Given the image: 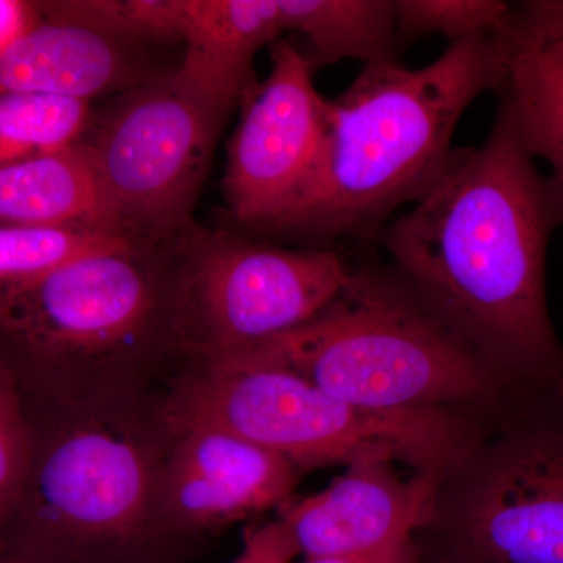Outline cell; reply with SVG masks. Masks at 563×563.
Listing matches in <instances>:
<instances>
[{"label":"cell","instance_id":"obj_22","mask_svg":"<svg viewBox=\"0 0 563 563\" xmlns=\"http://www.w3.org/2000/svg\"><path fill=\"white\" fill-rule=\"evenodd\" d=\"M298 550L280 521L246 533L239 558L231 563H292Z\"/></svg>","mask_w":563,"mask_h":563},{"label":"cell","instance_id":"obj_18","mask_svg":"<svg viewBox=\"0 0 563 563\" xmlns=\"http://www.w3.org/2000/svg\"><path fill=\"white\" fill-rule=\"evenodd\" d=\"M88 122L90 102L0 91V166L80 143Z\"/></svg>","mask_w":563,"mask_h":563},{"label":"cell","instance_id":"obj_26","mask_svg":"<svg viewBox=\"0 0 563 563\" xmlns=\"http://www.w3.org/2000/svg\"><path fill=\"white\" fill-rule=\"evenodd\" d=\"M0 563H25V562L18 561V559L11 558V555L3 554V555H0Z\"/></svg>","mask_w":563,"mask_h":563},{"label":"cell","instance_id":"obj_20","mask_svg":"<svg viewBox=\"0 0 563 563\" xmlns=\"http://www.w3.org/2000/svg\"><path fill=\"white\" fill-rule=\"evenodd\" d=\"M399 49L424 35L451 43L503 35L512 21L514 3L501 0H393Z\"/></svg>","mask_w":563,"mask_h":563},{"label":"cell","instance_id":"obj_11","mask_svg":"<svg viewBox=\"0 0 563 563\" xmlns=\"http://www.w3.org/2000/svg\"><path fill=\"white\" fill-rule=\"evenodd\" d=\"M396 461L368 455L325 490L280 507L279 521L306 559L373 555L413 542L442 474L402 477Z\"/></svg>","mask_w":563,"mask_h":563},{"label":"cell","instance_id":"obj_23","mask_svg":"<svg viewBox=\"0 0 563 563\" xmlns=\"http://www.w3.org/2000/svg\"><path fill=\"white\" fill-rule=\"evenodd\" d=\"M514 9L528 27L563 38V0H531L514 3Z\"/></svg>","mask_w":563,"mask_h":563},{"label":"cell","instance_id":"obj_15","mask_svg":"<svg viewBox=\"0 0 563 563\" xmlns=\"http://www.w3.org/2000/svg\"><path fill=\"white\" fill-rule=\"evenodd\" d=\"M0 225H68L118 233L85 143L0 166Z\"/></svg>","mask_w":563,"mask_h":563},{"label":"cell","instance_id":"obj_4","mask_svg":"<svg viewBox=\"0 0 563 563\" xmlns=\"http://www.w3.org/2000/svg\"><path fill=\"white\" fill-rule=\"evenodd\" d=\"M136 398L60 404L49 431L33 433L7 555L25 563L150 562L169 533L161 512L169 433L158 407L150 412Z\"/></svg>","mask_w":563,"mask_h":563},{"label":"cell","instance_id":"obj_7","mask_svg":"<svg viewBox=\"0 0 563 563\" xmlns=\"http://www.w3.org/2000/svg\"><path fill=\"white\" fill-rule=\"evenodd\" d=\"M437 562L563 563V376L514 385L415 533Z\"/></svg>","mask_w":563,"mask_h":563},{"label":"cell","instance_id":"obj_14","mask_svg":"<svg viewBox=\"0 0 563 563\" xmlns=\"http://www.w3.org/2000/svg\"><path fill=\"white\" fill-rule=\"evenodd\" d=\"M287 32L279 0H176L177 73L233 109L252 90V60Z\"/></svg>","mask_w":563,"mask_h":563},{"label":"cell","instance_id":"obj_12","mask_svg":"<svg viewBox=\"0 0 563 563\" xmlns=\"http://www.w3.org/2000/svg\"><path fill=\"white\" fill-rule=\"evenodd\" d=\"M168 433L161 512L169 533L222 528L290 501L301 472L279 455L217 429Z\"/></svg>","mask_w":563,"mask_h":563},{"label":"cell","instance_id":"obj_8","mask_svg":"<svg viewBox=\"0 0 563 563\" xmlns=\"http://www.w3.org/2000/svg\"><path fill=\"white\" fill-rule=\"evenodd\" d=\"M229 113L177 69L110 111L85 146L114 231L166 243L195 229L192 209Z\"/></svg>","mask_w":563,"mask_h":563},{"label":"cell","instance_id":"obj_13","mask_svg":"<svg viewBox=\"0 0 563 563\" xmlns=\"http://www.w3.org/2000/svg\"><path fill=\"white\" fill-rule=\"evenodd\" d=\"M38 10V7H36ZM38 20L0 55V91L90 102L135 79L128 40L38 10Z\"/></svg>","mask_w":563,"mask_h":563},{"label":"cell","instance_id":"obj_6","mask_svg":"<svg viewBox=\"0 0 563 563\" xmlns=\"http://www.w3.org/2000/svg\"><path fill=\"white\" fill-rule=\"evenodd\" d=\"M158 415L168 431L228 432L301 473L387 455L413 472L444 477L487 433V421L477 413L352 406L254 352L191 361Z\"/></svg>","mask_w":563,"mask_h":563},{"label":"cell","instance_id":"obj_10","mask_svg":"<svg viewBox=\"0 0 563 563\" xmlns=\"http://www.w3.org/2000/svg\"><path fill=\"white\" fill-rule=\"evenodd\" d=\"M313 66L288 41L272 47V70L244 96L242 121L229 144L224 198L233 220L261 232L290 206L321 154L328 99Z\"/></svg>","mask_w":563,"mask_h":563},{"label":"cell","instance_id":"obj_27","mask_svg":"<svg viewBox=\"0 0 563 563\" xmlns=\"http://www.w3.org/2000/svg\"><path fill=\"white\" fill-rule=\"evenodd\" d=\"M437 563H483V562L444 561V562H437Z\"/></svg>","mask_w":563,"mask_h":563},{"label":"cell","instance_id":"obj_24","mask_svg":"<svg viewBox=\"0 0 563 563\" xmlns=\"http://www.w3.org/2000/svg\"><path fill=\"white\" fill-rule=\"evenodd\" d=\"M36 3L0 0V55L38 20Z\"/></svg>","mask_w":563,"mask_h":563},{"label":"cell","instance_id":"obj_1","mask_svg":"<svg viewBox=\"0 0 563 563\" xmlns=\"http://www.w3.org/2000/svg\"><path fill=\"white\" fill-rule=\"evenodd\" d=\"M563 195L537 169L498 106L481 146L446 172L376 242L426 309L517 383L563 376L544 263Z\"/></svg>","mask_w":563,"mask_h":563},{"label":"cell","instance_id":"obj_3","mask_svg":"<svg viewBox=\"0 0 563 563\" xmlns=\"http://www.w3.org/2000/svg\"><path fill=\"white\" fill-rule=\"evenodd\" d=\"M125 239L0 292V336L58 404L139 395L144 372L181 352L179 272L188 235Z\"/></svg>","mask_w":563,"mask_h":563},{"label":"cell","instance_id":"obj_16","mask_svg":"<svg viewBox=\"0 0 563 563\" xmlns=\"http://www.w3.org/2000/svg\"><path fill=\"white\" fill-rule=\"evenodd\" d=\"M496 95L526 151L551 166L563 195V38L526 27L512 14Z\"/></svg>","mask_w":563,"mask_h":563},{"label":"cell","instance_id":"obj_17","mask_svg":"<svg viewBox=\"0 0 563 563\" xmlns=\"http://www.w3.org/2000/svg\"><path fill=\"white\" fill-rule=\"evenodd\" d=\"M287 32L309 44L313 69L352 58L399 63L393 0H279Z\"/></svg>","mask_w":563,"mask_h":563},{"label":"cell","instance_id":"obj_21","mask_svg":"<svg viewBox=\"0 0 563 563\" xmlns=\"http://www.w3.org/2000/svg\"><path fill=\"white\" fill-rule=\"evenodd\" d=\"M33 429L24 409L21 380L0 355V555L3 539L20 506L31 473Z\"/></svg>","mask_w":563,"mask_h":563},{"label":"cell","instance_id":"obj_19","mask_svg":"<svg viewBox=\"0 0 563 563\" xmlns=\"http://www.w3.org/2000/svg\"><path fill=\"white\" fill-rule=\"evenodd\" d=\"M125 239L90 228L0 225V292Z\"/></svg>","mask_w":563,"mask_h":563},{"label":"cell","instance_id":"obj_5","mask_svg":"<svg viewBox=\"0 0 563 563\" xmlns=\"http://www.w3.org/2000/svg\"><path fill=\"white\" fill-rule=\"evenodd\" d=\"M368 410L490 417L517 380L433 317L390 265H352L312 321L247 351Z\"/></svg>","mask_w":563,"mask_h":563},{"label":"cell","instance_id":"obj_9","mask_svg":"<svg viewBox=\"0 0 563 563\" xmlns=\"http://www.w3.org/2000/svg\"><path fill=\"white\" fill-rule=\"evenodd\" d=\"M351 274L332 247L285 250L195 228L179 272L181 352L213 361L255 350L312 321Z\"/></svg>","mask_w":563,"mask_h":563},{"label":"cell","instance_id":"obj_25","mask_svg":"<svg viewBox=\"0 0 563 563\" xmlns=\"http://www.w3.org/2000/svg\"><path fill=\"white\" fill-rule=\"evenodd\" d=\"M303 563H421V554L413 540V542L404 544V547L380 554L306 559Z\"/></svg>","mask_w":563,"mask_h":563},{"label":"cell","instance_id":"obj_2","mask_svg":"<svg viewBox=\"0 0 563 563\" xmlns=\"http://www.w3.org/2000/svg\"><path fill=\"white\" fill-rule=\"evenodd\" d=\"M504 35L451 43L418 69L363 66L347 90L328 102V132L306 185L261 232L322 247L340 240L376 242L396 211L420 201L446 172L466 109L501 88Z\"/></svg>","mask_w":563,"mask_h":563}]
</instances>
